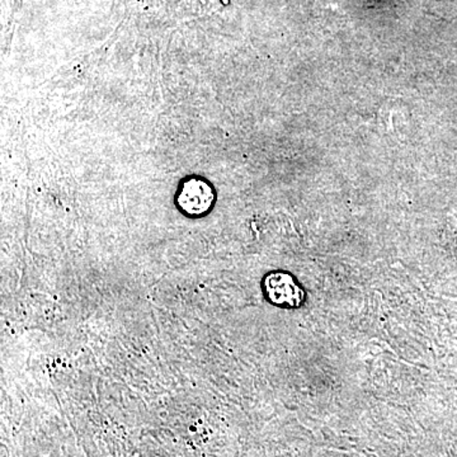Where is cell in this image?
I'll list each match as a JSON object with an SVG mask.
<instances>
[{
  "mask_svg": "<svg viewBox=\"0 0 457 457\" xmlns=\"http://www.w3.org/2000/svg\"><path fill=\"white\" fill-rule=\"evenodd\" d=\"M264 300L275 308L297 311L308 302V291L293 272L273 270L261 279Z\"/></svg>",
  "mask_w": 457,
  "mask_h": 457,
  "instance_id": "cell-2",
  "label": "cell"
},
{
  "mask_svg": "<svg viewBox=\"0 0 457 457\" xmlns=\"http://www.w3.org/2000/svg\"><path fill=\"white\" fill-rule=\"evenodd\" d=\"M218 198V191L212 180L200 174H188L179 180L173 201L180 215L191 220H200L213 212Z\"/></svg>",
  "mask_w": 457,
  "mask_h": 457,
  "instance_id": "cell-1",
  "label": "cell"
}]
</instances>
